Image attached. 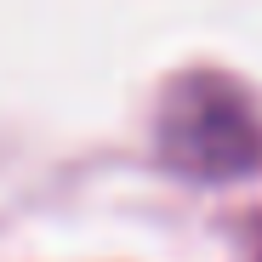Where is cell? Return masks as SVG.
<instances>
[{
    "label": "cell",
    "mask_w": 262,
    "mask_h": 262,
    "mask_svg": "<svg viewBox=\"0 0 262 262\" xmlns=\"http://www.w3.org/2000/svg\"><path fill=\"white\" fill-rule=\"evenodd\" d=\"M160 148L183 171L234 177L262 154V131L228 85H177L171 108L160 114Z\"/></svg>",
    "instance_id": "6da1fadb"
}]
</instances>
